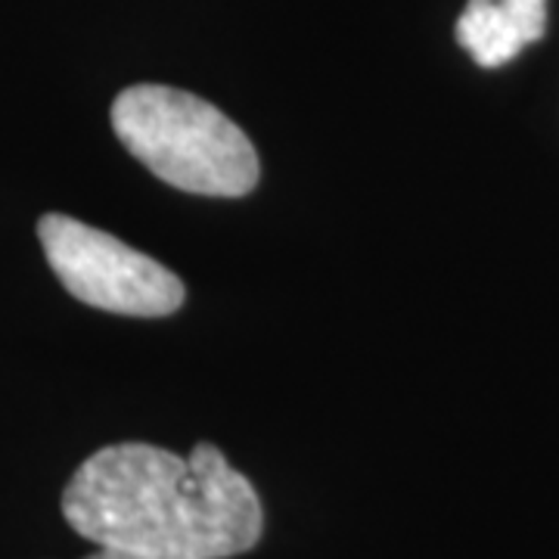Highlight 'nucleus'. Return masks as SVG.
Listing matches in <instances>:
<instances>
[{"mask_svg":"<svg viewBox=\"0 0 559 559\" xmlns=\"http://www.w3.org/2000/svg\"><path fill=\"white\" fill-rule=\"evenodd\" d=\"M62 516L91 544L143 559H234L264 532L255 485L212 441L187 457L146 441L106 444L72 473Z\"/></svg>","mask_w":559,"mask_h":559,"instance_id":"f257e3e1","label":"nucleus"},{"mask_svg":"<svg viewBox=\"0 0 559 559\" xmlns=\"http://www.w3.org/2000/svg\"><path fill=\"white\" fill-rule=\"evenodd\" d=\"M112 131L140 165L183 193L240 200L259 183L252 140L218 106L190 91L124 87L112 103Z\"/></svg>","mask_w":559,"mask_h":559,"instance_id":"f03ea898","label":"nucleus"},{"mask_svg":"<svg viewBox=\"0 0 559 559\" xmlns=\"http://www.w3.org/2000/svg\"><path fill=\"white\" fill-rule=\"evenodd\" d=\"M84 559H143V557H134V554H124V550H112V547H97L91 557Z\"/></svg>","mask_w":559,"mask_h":559,"instance_id":"39448f33","label":"nucleus"},{"mask_svg":"<svg viewBox=\"0 0 559 559\" xmlns=\"http://www.w3.org/2000/svg\"><path fill=\"white\" fill-rule=\"evenodd\" d=\"M547 32V0H466L454 35L481 69L516 60Z\"/></svg>","mask_w":559,"mask_h":559,"instance_id":"20e7f679","label":"nucleus"},{"mask_svg":"<svg viewBox=\"0 0 559 559\" xmlns=\"http://www.w3.org/2000/svg\"><path fill=\"white\" fill-rule=\"evenodd\" d=\"M38 240L66 293L91 308L128 318H165L183 305V283L146 252L100 227L50 212L38 221Z\"/></svg>","mask_w":559,"mask_h":559,"instance_id":"7ed1b4c3","label":"nucleus"}]
</instances>
